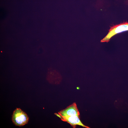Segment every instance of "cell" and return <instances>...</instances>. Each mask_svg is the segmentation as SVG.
I'll list each match as a JSON object with an SVG mask.
<instances>
[{"instance_id":"1","label":"cell","mask_w":128,"mask_h":128,"mask_svg":"<svg viewBox=\"0 0 128 128\" xmlns=\"http://www.w3.org/2000/svg\"><path fill=\"white\" fill-rule=\"evenodd\" d=\"M12 120L16 126H20L28 123L29 117L25 112L20 108H17L13 112Z\"/></svg>"},{"instance_id":"2","label":"cell","mask_w":128,"mask_h":128,"mask_svg":"<svg viewBox=\"0 0 128 128\" xmlns=\"http://www.w3.org/2000/svg\"><path fill=\"white\" fill-rule=\"evenodd\" d=\"M128 31V22H124L111 27L109 30L107 35L101 42H108L110 38L116 34L122 32Z\"/></svg>"},{"instance_id":"3","label":"cell","mask_w":128,"mask_h":128,"mask_svg":"<svg viewBox=\"0 0 128 128\" xmlns=\"http://www.w3.org/2000/svg\"><path fill=\"white\" fill-rule=\"evenodd\" d=\"M57 116H69L77 115L79 116L80 113L75 103L67 107L65 109L60 111L58 113H55Z\"/></svg>"},{"instance_id":"4","label":"cell","mask_w":128,"mask_h":128,"mask_svg":"<svg viewBox=\"0 0 128 128\" xmlns=\"http://www.w3.org/2000/svg\"><path fill=\"white\" fill-rule=\"evenodd\" d=\"M57 116L60 118L62 120L69 123L73 128L75 127V126L78 125L86 128H90L83 124L80 120L79 116L77 115L69 116Z\"/></svg>"}]
</instances>
